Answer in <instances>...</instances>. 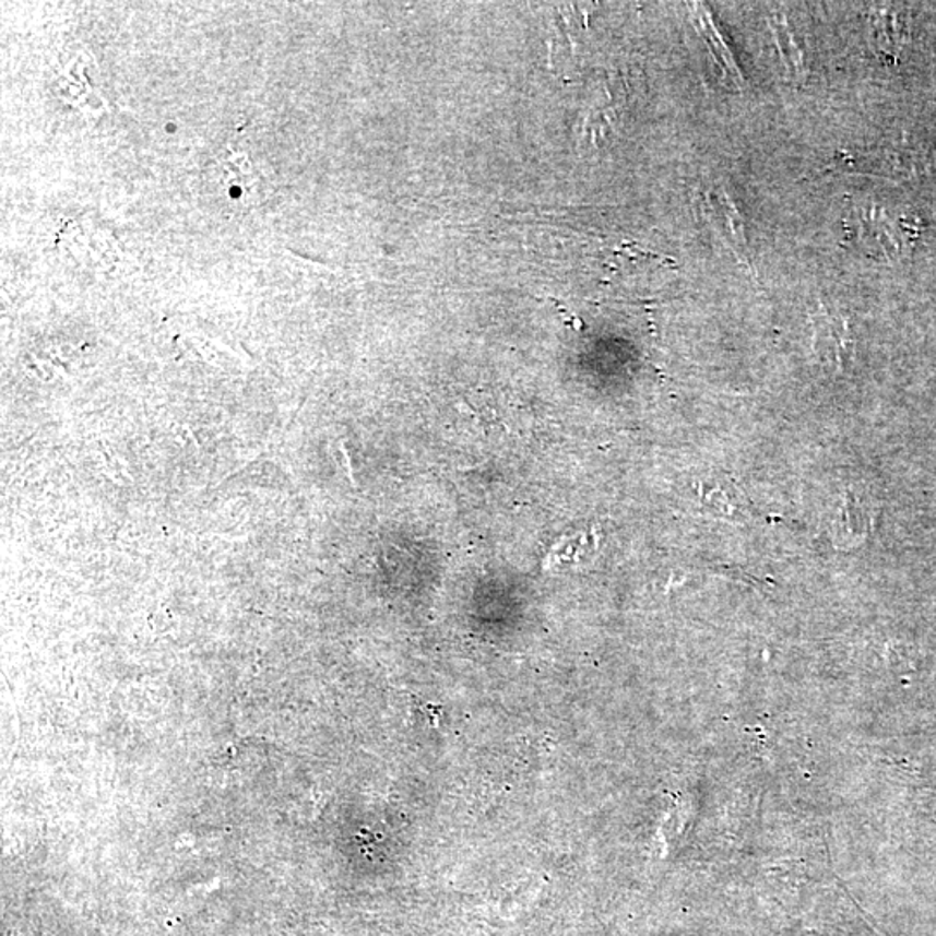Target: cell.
Segmentation results:
<instances>
[{"mask_svg":"<svg viewBox=\"0 0 936 936\" xmlns=\"http://www.w3.org/2000/svg\"><path fill=\"white\" fill-rule=\"evenodd\" d=\"M874 528V507L861 487H846L831 513L829 531L838 548H855Z\"/></svg>","mask_w":936,"mask_h":936,"instance_id":"obj_1","label":"cell"},{"mask_svg":"<svg viewBox=\"0 0 936 936\" xmlns=\"http://www.w3.org/2000/svg\"><path fill=\"white\" fill-rule=\"evenodd\" d=\"M704 212L710 218L711 226L720 233L726 245H731L732 252L737 256V259L753 269L743 214L723 186H711L706 189Z\"/></svg>","mask_w":936,"mask_h":936,"instance_id":"obj_2","label":"cell"},{"mask_svg":"<svg viewBox=\"0 0 936 936\" xmlns=\"http://www.w3.org/2000/svg\"><path fill=\"white\" fill-rule=\"evenodd\" d=\"M814 324V351L822 365L843 371L853 357V339L843 316L829 309H820L811 318Z\"/></svg>","mask_w":936,"mask_h":936,"instance_id":"obj_3","label":"cell"},{"mask_svg":"<svg viewBox=\"0 0 936 936\" xmlns=\"http://www.w3.org/2000/svg\"><path fill=\"white\" fill-rule=\"evenodd\" d=\"M858 240L873 256L897 257L905 247V227L879 206H862L856 212Z\"/></svg>","mask_w":936,"mask_h":936,"instance_id":"obj_4","label":"cell"},{"mask_svg":"<svg viewBox=\"0 0 936 936\" xmlns=\"http://www.w3.org/2000/svg\"><path fill=\"white\" fill-rule=\"evenodd\" d=\"M694 13H696L694 23H696L697 32H699L702 40L710 47L711 56H713L716 64L722 67L723 75L734 85H744L746 81H744L739 64L735 61L731 47L725 43V38L720 34L719 26L714 25V20L711 17L710 11L702 4H694Z\"/></svg>","mask_w":936,"mask_h":936,"instance_id":"obj_5","label":"cell"},{"mask_svg":"<svg viewBox=\"0 0 936 936\" xmlns=\"http://www.w3.org/2000/svg\"><path fill=\"white\" fill-rule=\"evenodd\" d=\"M769 26L785 73L794 81H802L806 73L805 51L799 46L790 20L782 13H775L770 16Z\"/></svg>","mask_w":936,"mask_h":936,"instance_id":"obj_6","label":"cell"},{"mask_svg":"<svg viewBox=\"0 0 936 936\" xmlns=\"http://www.w3.org/2000/svg\"><path fill=\"white\" fill-rule=\"evenodd\" d=\"M874 46L885 56H897L908 40V22L899 9H876L870 16Z\"/></svg>","mask_w":936,"mask_h":936,"instance_id":"obj_7","label":"cell"},{"mask_svg":"<svg viewBox=\"0 0 936 936\" xmlns=\"http://www.w3.org/2000/svg\"><path fill=\"white\" fill-rule=\"evenodd\" d=\"M873 161L879 173L885 174L886 177H894V179H912V177L928 173L929 168L928 155L920 152V150H914V147H890V150H885L881 155L874 156Z\"/></svg>","mask_w":936,"mask_h":936,"instance_id":"obj_8","label":"cell"},{"mask_svg":"<svg viewBox=\"0 0 936 936\" xmlns=\"http://www.w3.org/2000/svg\"><path fill=\"white\" fill-rule=\"evenodd\" d=\"M701 496L704 503L710 505L711 509H716L719 516L737 517L744 512V507H746L743 493L728 481L716 479V484L711 487L710 491H704Z\"/></svg>","mask_w":936,"mask_h":936,"instance_id":"obj_9","label":"cell"}]
</instances>
